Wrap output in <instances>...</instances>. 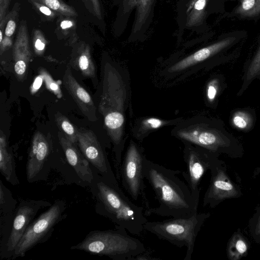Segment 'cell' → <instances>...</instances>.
<instances>
[{"mask_svg": "<svg viewBox=\"0 0 260 260\" xmlns=\"http://www.w3.org/2000/svg\"><path fill=\"white\" fill-rule=\"evenodd\" d=\"M29 1L40 12L49 18H53L55 16V12L47 6L33 0Z\"/></svg>", "mask_w": 260, "mask_h": 260, "instance_id": "obj_35", "label": "cell"}, {"mask_svg": "<svg viewBox=\"0 0 260 260\" xmlns=\"http://www.w3.org/2000/svg\"><path fill=\"white\" fill-rule=\"evenodd\" d=\"M164 120L155 117H147L139 120L133 129L134 137L138 141L143 140L149 133L168 125H175L181 120Z\"/></svg>", "mask_w": 260, "mask_h": 260, "instance_id": "obj_21", "label": "cell"}, {"mask_svg": "<svg viewBox=\"0 0 260 260\" xmlns=\"http://www.w3.org/2000/svg\"><path fill=\"white\" fill-rule=\"evenodd\" d=\"M235 13L242 17H254L260 13V0H241Z\"/></svg>", "mask_w": 260, "mask_h": 260, "instance_id": "obj_28", "label": "cell"}, {"mask_svg": "<svg viewBox=\"0 0 260 260\" xmlns=\"http://www.w3.org/2000/svg\"><path fill=\"white\" fill-rule=\"evenodd\" d=\"M71 249L83 251L114 260H132L146 251L139 239L129 236L123 229L90 232Z\"/></svg>", "mask_w": 260, "mask_h": 260, "instance_id": "obj_4", "label": "cell"}, {"mask_svg": "<svg viewBox=\"0 0 260 260\" xmlns=\"http://www.w3.org/2000/svg\"><path fill=\"white\" fill-rule=\"evenodd\" d=\"M77 143L82 154L102 175L103 177L117 181L107 157L92 131L78 129Z\"/></svg>", "mask_w": 260, "mask_h": 260, "instance_id": "obj_13", "label": "cell"}, {"mask_svg": "<svg viewBox=\"0 0 260 260\" xmlns=\"http://www.w3.org/2000/svg\"><path fill=\"white\" fill-rule=\"evenodd\" d=\"M218 88L219 83L217 79H213L208 83L206 90V95L209 102L211 103L215 99Z\"/></svg>", "mask_w": 260, "mask_h": 260, "instance_id": "obj_34", "label": "cell"}, {"mask_svg": "<svg viewBox=\"0 0 260 260\" xmlns=\"http://www.w3.org/2000/svg\"><path fill=\"white\" fill-rule=\"evenodd\" d=\"M31 53L30 49L27 28L26 22H21L13 47L14 71L17 79L22 81L26 75Z\"/></svg>", "mask_w": 260, "mask_h": 260, "instance_id": "obj_17", "label": "cell"}, {"mask_svg": "<svg viewBox=\"0 0 260 260\" xmlns=\"http://www.w3.org/2000/svg\"><path fill=\"white\" fill-rule=\"evenodd\" d=\"M96 211L116 226L140 236L148 221L145 208L133 203L119 188L117 181L99 178L95 180Z\"/></svg>", "mask_w": 260, "mask_h": 260, "instance_id": "obj_3", "label": "cell"}, {"mask_svg": "<svg viewBox=\"0 0 260 260\" xmlns=\"http://www.w3.org/2000/svg\"><path fill=\"white\" fill-rule=\"evenodd\" d=\"M172 135L181 140L215 152L227 143L221 133L210 126L201 116L181 119L171 131Z\"/></svg>", "mask_w": 260, "mask_h": 260, "instance_id": "obj_9", "label": "cell"}, {"mask_svg": "<svg viewBox=\"0 0 260 260\" xmlns=\"http://www.w3.org/2000/svg\"><path fill=\"white\" fill-rule=\"evenodd\" d=\"M51 152V145L39 132L32 137L26 166V178L29 182L35 180L42 170Z\"/></svg>", "mask_w": 260, "mask_h": 260, "instance_id": "obj_15", "label": "cell"}, {"mask_svg": "<svg viewBox=\"0 0 260 260\" xmlns=\"http://www.w3.org/2000/svg\"><path fill=\"white\" fill-rule=\"evenodd\" d=\"M210 169L212 172L211 182L204 195L203 205L212 208L226 199L236 197L238 191L225 172L216 165L215 161Z\"/></svg>", "mask_w": 260, "mask_h": 260, "instance_id": "obj_14", "label": "cell"}, {"mask_svg": "<svg viewBox=\"0 0 260 260\" xmlns=\"http://www.w3.org/2000/svg\"><path fill=\"white\" fill-rule=\"evenodd\" d=\"M85 4L89 5L90 11L100 20L103 19V11L100 0H83Z\"/></svg>", "mask_w": 260, "mask_h": 260, "instance_id": "obj_33", "label": "cell"}, {"mask_svg": "<svg viewBox=\"0 0 260 260\" xmlns=\"http://www.w3.org/2000/svg\"><path fill=\"white\" fill-rule=\"evenodd\" d=\"M181 171L166 168L146 158L144 173L159 206L145 209L146 216L155 214L173 218L189 217L198 213L195 200L187 183L178 176Z\"/></svg>", "mask_w": 260, "mask_h": 260, "instance_id": "obj_1", "label": "cell"}, {"mask_svg": "<svg viewBox=\"0 0 260 260\" xmlns=\"http://www.w3.org/2000/svg\"><path fill=\"white\" fill-rule=\"evenodd\" d=\"M210 0H178L177 22L178 41L184 31L200 33L204 29Z\"/></svg>", "mask_w": 260, "mask_h": 260, "instance_id": "obj_12", "label": "cell"}, {"mask_svg": "<svg viewBox=\"0 0 260 260\" xmlns=\"http://www.w3.org/2000/svg\"><path fill=\"white\" fill-rule=\"evenodd\" d=\"M11 0H0V21L6 16Z\"/></svg>", "mask_w": 260, "mask_h": 260, "instance_id": "obj_36", "label": "cell"}, {"mask_svg": "<svg viewBox=\"0 0 260 260\" xmlns=\"http://www.w3.org/2000/svg\"><path fill=\"white\" fill-rule=\"evenodd\" d=\"M51 205L49 202L36 200H22L19 203L15 212L7 243L1 252V256L3 253V257L12 256L18 242L39 210Z\"/></svg>", "mask_w": 260, "mask_h": 260, "instance_id": "obj_11", "label": "cell"}, {"mask_svg": "<svg viewBox=\"0 0 260 260\" xmlns=\"http://www.w3.org/2000/svg\"><path fill=\"white\" fill-rule=\"evenodd\" d=\"M234 40L235 38H227L200 48L174 63L169 68L168 72L182 71L203 62L230 45Z\"/></svg>", "mask_w": 260, "mask_h": 260, "instance_id": "obj_19", "label": "cell"}, {"mask_svg": "<svg viewBox=\"0 0 260 260\" xmlns=\"http://www.w3.org/2000/svg\"><path fill=\"white\" fill-rule=\"evenodd\" d=\"M251 115L245 111H238L234 113L232 119L233 125L236 128L246 130L250 128L252 124Z\"/></svg>", "mask_w": 260, "mask_h": 260, "instance_id": "obj_29", "label": "cell"}, {"mask_svg": "<svg viewBox=\"0 0 260 260\" xmlns=\"http://www.w3.org/2000/svg\"><path fill=\"white\" fill-rule=\"evenodd\" d=\"M183 143V156L186 170L181 171V174L193 198L199 201V184L206 171L210 169L214 162V152L190 143Z\"/></svg>", "mask_w": 260, "mask_h": 260, "instance_id": "obj_10", "label": "cell"}, {"mask_svg": "<svg viewBox=\"0 0 260 260\" xmlns=\"http://www.w3.org/2000/svg\"><path fill=\"white\" fill-rule=\"evenodd\" d=\"M0 172L10 184L16 185L19 183L13 153L8 147L6 135L2 130L0 133Z\"/></svg>", "mask_w": 260, "mask_h": 260, "instance_id": "obj_20", "label": "cell"}, {"mask_svg": "<svg viewBox=\"0 0 260 260\" xmlns=\"http://www.w3.org/2000/svg\"><path fill=\"white\" fill-rule=\"evenodd\" d=\"M63 84L77 104L83 114L91 121H96V107L89 93L74 77L68 67L63 77Z\"/></svg>", "mask_w": 260, "mask_h": 260, "instance_id": "obj_16", "label": "cell"}, {"mask_svg": "<svg viewBox=\"0 0 260 260\" xmlns=\"http://www.w3.org/2000/svg\"><path fill=\"white\" fill-rule=\"evenodd\" d=\"M41 3L54 12L66 16H76L77 13L74 8L68 5L61 0H33Z\"/></svg>", "mask_w": 260, "mask_h": 260, "instance_id": "obj_27", "label": "cell"}, {"mask_svg": "<svg viewBox=\"0 0 260 260\" xmlns=\"http://www.w3.org/2000/svg\"><path fill=\"white\" fill-rule=\"evenodd\" d=\"M248 247L243 237L235 233L230 240L227 247L228 257L232 260H238L247 252Z\"/></svg>", "mask_w": 260, "mask_h": 260, "instance_id": "obj_24", "label": "cell"}, {"mask_svg": "<svg viewBox=\"0 0 260 260\" xmlns=\"http://www.w3.org/2000/svg\"><path fill=\"white\" fill-rule=\"evenodd\" d=\"M118 1L119 8L115 24L116 33L119 35L123 33L133 14L128 41H144L153 21L157 0Z\"/></svg>", "mask_w": 260, "mask_h": 260, "instance_id": "obj_7", "label": "cell"}, {"mask_svg": "<svg viewBox=\"0 0 260 260\" xmlns=\"http://www.w3.org/2000/svg\"><path fill=\"white\" fill-rule=\"evenodd\" d=\"M256 232L257 234L260 235V216L257 221V224L256 226Z\"/></svg>", "mask_w": 260, "mask_h": 260, "instance_id": "obj_39", "label": "cell"}, {"mask_svg": "<svg viewBox=\"0 0 260 260\" xmlns=\"http://www.w3.org/2000/svg\"><path fill=\"white\" fill-rule=\"evenodd\" d=\"M260 74V47L250 63L246 74V79L251 80Z\"/></svg>", "mask_w": 260, "mask_h": 260, "instance_id": "obj_32", "label": "cell"}, {"mask_svg": "<svg viewBox=\"0 0 260 260\" xmlns=\"http://www.w3.org/2000/svg\"><path fill=\"white\" fill-rule=\"evenodd\" d=\"M39 73L43 76L47 88L58 98H61L62 93L59 85L52 79L47 71L43 68H40Z\"/></svg>", "mask_w": 260, "mask_h": 260, "instance_id": "obj_30", "label": "cell"}, {"mask_svg": "<svg viewBox=\"0 0 260 260\" xmlns=\"http://www.w3.org/2000/svg\"><path fill=\"white\" fill-rule=\"evenodd\" d=\"M33 45L35 54L38 56L42 55L45 50L46 40L42 32L38 29L34 32Z\"/></svg>", "mask_w": 260, "mask_h": 260, "instance_id": "obj_31", "label": "cell"}, {"mask_svg": "<svg viewBox=\"0 0 260 260\" xmlns=\"http://www.w3.org/2000/svg\"><path fill=\"white\" fill-rule=\"evenodd\" d=\"M209 216V213H197L189 217L148 221L144 224V230L178 247L185 246L186 253L184 260H191L198 234Z\"/></svg>", "mask_w": 260, "mask_h": 260, "instance_id": "obj_5", "label": "cell"}, {"mask_svg": "<svg viewBox=\"0 0 260 260\" xmlns=\"http://www.w3.org/2000/svg\"><path fill=\"white\" fill-rule=\"evenodd\" d=\"M66 208L63 200H56L28 225L16 246L11 258L25 256L26 253L39 244L47 241L55 226L62 219Z\"/></svg>", "mask_w": 260, "mask_h": 260, "instance_id": "obj_8", "label": "cell"}, {"mask_svg": "<svg viewBox=\"0 0 260 260\" xmlns=\"http://www.w3.org/2000/svg\"><path fill=\"white\" fill-rule=\"evenodd\" d=\"M143 148L131 140L121 161L117 176L130 198L136 202L141 201L145 209L149 208L145 192L144 165L146 158Z\"/></svg>", "mask_w": 260, "mask_h": 260, "instance_id": "obj_6", "label": "cell"}, {"mask_svg": "<svg viewBox=\"0 0 260 260\" xmlns=\"http://www.w3.org/2000/svg\"><path fill=\"white\" fill-rule=\"evenodd\" d=\"M17 201L9 189L0 180L1 217H14Z\"/></svg>", "mask_w": 260, "mask_h": 260, "instance_id": "obj_23", "label": "cell"}, {"mask_svg": "<svg viewBox=\"0 0 260 260\" xmlns=\"http://www.w3.org/2000/svg\"><path fill=\"white\" fill-rule=\"evenodd\" d=\"M74 25V22L71 20H64L60 23V27L62 29L67 30L73 26Z\"/></svg>", "mask_w": 260, "mask_h": 260, "instance_id": "obj_38", "label": "cell"}, {"mask_svg": "<svg viewBox=\"0 0 260 260\" xmlns=\"http://www.w3.org/2000/svg\"><path fill=\"white\" fill-rule=\"evenodd\" d=\"M55 121L65 137L74 144L77 143L78 129L71 123L70 120L63 115L58 112L55 114Z\"/></svg>", "mask_w": 260, "mask_h": 260, "instance_id": "obj_26", "label": "cell"}, {"mask_svg": "<svg viewBox=\"0 0 260 260\" xmlns=\"http://www.w3.org/2000/svg\"><path fill=\"white\" fill-rule=\"evenodd\" d=\"M43 80V77L41 74H39V75L36 77L30 87L31 94H34L38 91L42 85Z\"/></svg>", "mask_w": 260, "mask_h": 260, "instance_id": "obj_37", "label": "cell"}, {"mask_svg": "<svg viewBox=\"0 0 260 260\" xmlns=\"http://www.w3.org/2000/svg\"><path fill=\"white\" fill-rule=\"evenodd\" d=\"M58 136L67 160L77 175L84 182L93 183L94 177L89 161L61 132Z\"/></svg>", "mask_w": 260, "mask_h": 260, "instance_id": "obj_18", "label": "cell"}, {"mask_svg": "<svg viewBox=\"0 0 260 260\" xmlns=\"http://www.w3.org/2000/svg\"><path fill=\"white\" fill-rule=\"evenodd\" d=\"M16 5L13 11L10 12V16L6 23L4 30L3 39L0 42L1 54L12 45L11 37L14 34L16 27V18L18 14V7Z\"/></svg>", "mask_w": 260, "mask_h": 260, "instance_id": "obj_25", "label": "cell"}, {"mask_svg": "<svg viewBox=\"0 0 260 260\" xmlns=\"http://www.w3.org/2000/svg\"><path fill=\"white\" fill-rule=\"evenodd\" d=\"M72 66L85 77L94 78L95 76V66L88 46L79 48L77 54L73 59Z\"/></svg>", "mask_w": 260, "mask_h": 260, "instance_id": "obj_22", "label": "cell"}, {"mask_svg": "<svg viewBox=\"0 0 260 260\" xmlns=\"http://www.w3.org/2000/svg\"><path fill=\"white\" fill-rule=\"evenodd\" d=\"M102 87L99 111L104 117L105 126L113 144L115 166L118 170L125 141L123 132L126 89L120 75L109 63L103 69Z\"/></svg>", "mask_w": 260, "mask_h": 260, "instance_id": "obj_2", "label": "cell"}]
</instances>
